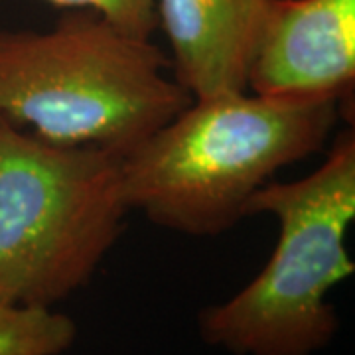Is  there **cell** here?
<instances>
[{
    "mask_svg": "<svg viewBox=\"0 0 355 355\" xmlns=\"http://www.w3.org/2000/svg\"><path fill=\"white\" fill-rule=\"evenodd\" d=\"M261 214L279 221L277 247L245 288L203 308L200 336L231 355H314L340 328L326 296L355 272L345 249L355 219L354 128L334 139L312 174L254 191L245 217Z\"/></svg>",
    "mask_w": 355,
    "mask_h": 355,
    "instance_id": "cell-3",
    "label": "cell"
},
{
    "mask_svg": "<svg viewBox=\"0 0 355 355\" xmlns=\"http://www.w3.org/2000/svg\"><path fill=\"white\" fill-rule=\"evenodd\" d=\"M128 211L121 154L0 116V304L51 308L83 288Z\"/></svg>",
    "mask_w": 355,
    "mask_h": 355,
    "instance_id": "cell-4",
    "label": "cell"
},
{
    "mask_svg": "<svg viewBox=\"0 0 355 355\" xmlns=\"http://www.w3.org/2000/svg\"><path fill=\"white\" fill-rule=\"evenodd\" d=\"M340 103H294L223 93L191 103L123 156L128 209L193 237L239 223L254 191L318 153Z\"/></svg>",
    "mask_w": 355,
    "mask_h": 355,
    "instance_id": "cell-1",
    "label": "cell"
},
{
    "mask_svg": "<svg viewBox=\"0 0 355 355\" xmlns=\"http://www.w3.org/2000/svg\"><path fill=\"white\" fill-rule=\"evenodd\" d=\"M355 0H270L247 73L253 95L354 103Z\"/></svg>",
    "mask_w": 355,
    "mask_h": 355,
    "instance_id": "cell-5",
    "label": "cell"
},
{
    "mask_svg": "<svg viewBox=\"0 0 355 355\" xmlns=\"http://www.w3.org/2000/svg\"><path fill=\"white\" fill-rule=\"evenodd\" d=\"M76 338V322L48 306L0 304V355H62Z\"/></svg>",
    "mask_w": 355,
    "mask_h": 355,
    "instance_id": "cell-7",
    "label": "cell"
},
{
    "mask_svg": "<svg viewBox=\"0 0 355 355\" xmlns=\"http://www.w3.org/2000/svg\"><path fill=\"white\" fill-rule=\"evenodd\" d=\"M270 0H154L174 79L191 99L247 91L254 44Z\"/></svg>",
    "mask_w": 355,
    "mask_h": 355,
    "instance_id": "cell-6",
    "label": "cell"
},
{
    "mask_svg": "<svg viewBox=\"0 0 355 355\" xmlns=\"http://www.w3.org/2000/svg\"><path fill=\"white\" fill-rule=\"evenodd\" d=\"M65 10H89L137 38H150L158 28L154 0H46Z\"/></svg>",
    "mask_w": 355,
    "mask_h": 355,
    "instance_id": "cell-8",
    "label": "cell"
},
{
    "mask_svg": "<svg viewBox=\"0 0 355 355\" xmlns=\"http://www.w3.org/2000/svg\"><path fill=\"white\" fill-rule=\"evenodd\" d=\"M170 60L89 10L0 30V116L55 144L125 156L191 103Z\"/></svg>",
    "mask_w": 355,
    "mask_h": 355,
    "instance_id": "cell-2",
    "label": "cell"
}]
</instances>
